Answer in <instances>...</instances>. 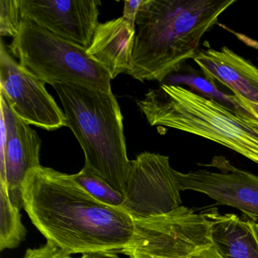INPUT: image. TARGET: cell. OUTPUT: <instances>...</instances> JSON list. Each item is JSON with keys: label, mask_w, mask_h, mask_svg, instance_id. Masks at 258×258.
<instances>
[{"label": "cell", "mask_w": 258, "mask_h": 258, "mask_svg": "<svg viewBox=\"0 0 258 258\" xmlns=\"http://www.w3.org/2000/svg\"><path fill=\"white\" fill-rule=\"evenodd\" d=\"M23 208L42 235L69 254L120 250L131 241L134 220L123 208L96 200L72 175L50 167L28 172Z\"/></svg>", "instance_id": "obj_1"}, {"label": "cell", "mask_w": 258, "mask_h": 258, "mask_svg": "<svg viewBox=\"0 0 258 258\" xmlns=\"http://www.w3.org/2000/svg\"><path fill=\"white\" fill-rule=\"evenodd\" d=\"M236 0H145L136 19L137 81L163 82L200 51L204 36Z\"/></svg>", "instance_id": "obj_2"}, {"label": "cell", "mask_w": 258, "mask_h": 258, "mask_svg": "<svg viewBox=\"0 0 258 258\" xmlns=\"http://www.w3.org/2000/svg\"><path fill=\"white\" fill-rule=\"evenodd\" d=\"M137 105L151 126L211 140L258 164V114L250 106V111H237L182 86L167 84L150 89Z\"/></svg>", "instance_id": "obj_3"}, {"label": "cell", "mask_w": 258, "mask_h": 258, "mask_svg": "<svg viewBox=\"0 0 258 258\" xmlns=\"http://www.w3.org/2000/svg\"><path fill=\"white\" fill-rule=\"evenodd\" d=\"M59 96L67 126L79 142L84 167L91 169L125 196L131 161L123 115L112 92L78 84L52 86Z\"/></svg>", "instance_id": "obj_4"}, {"label": "cell", "mask_w": 258, "mask_h": 258, "mask_svg": "<svg viewBox=\"0 0 258 258\" xmlns=\"http://www.w3.org/2000/svg\"><path fill=\"white\" fill-rule=\"evenodd\" d=\"M9 49L19 63L45 84H78L111 92V77L87 49L22 20Z\"/></svg>", "instance_id": "obj_5"}, {"label": "cell", "mask_w": 258, "mask_h": 258, "mask_svg": "<svg viewBox=\"0 0 258 258\" xmlns=\"http://www.w3.org/2000/svg\"><path fill=\"white\" fill-rule=\"evenodd\" d=\"M134 220L132 238L120 253L130 258H183L213 245L211 223L188 207Z\"/></svg>", "instance_id": "obj_6"}, {"label": "cell", "mask_w": 258, "mask_h": 258, "mask_svg": "<svg viewBox=\"0 0 258 258\" xmlns=\"http://www.w3.org/2000/svg\"><path fill=\"white\" fill-rule=\"evenodd\" d=\"M176 170L166 155L145 152L131 161L125 210L134 220L171 212L182 206Z\"/></svg>", "instance_id": "obj_7"}, {"label": "cell", "mask_w": 258, "mask_h": 258, "mask_svg": "<svg viewBox=\"0 0 258 258\" xmlns=\"http://www.w3.org/2000/svg\"><path fill=\"white\" fill-rule=\"evenodd\" d=\"M45 83L17 62L0 46V91L7 96L19 118L29 125L52 131L67 126L64 111L60 108Z\"/></svg>", "instance_id": "obj_8"}, {"label": "cell", "mask_w": 258, "mask_h": 258, "mask_svg": "<svg viewBox=\"0 0 258 258\" xmlns=\"http://www.w3.org/2000/svg\"><path fill=\"white\" fill-rule=\"evenodd\" d=\"M204 166L219 171L176 170L181 191L203 193L220 205L236 208L249 218L258 220V176L237 168L222 156L214 157L211 163Z\"/></svg>", "instance_id": "obj_9"}, {"label": "cell", "mask_w": 258, "mask_h": 258, "mask_svg": "<svg viewBox=\"0 0 258 258\" xmlns=\"http://www.w3.org/2000/svg\"><path fill=\"white\" fill-rule=\"evenodd\" d=\"M1 99V180L8 188L10 199L21 209L22 184L28 172L40 167L42 141L34 129L14 112L6 95Z\"/></svg>", "instance_id": "obj_10"}, {"label": "cell", "mask_w": 258, "mask_h": 258, "mask_svg": "<svg viewBox=\"0 0 258 258\" xmlns=\"http://www.w3.org/2000/svg\"><path fill=\"white\" fill-rule=\"evenodd\" d=\"M101 5L99 0H20L23 20L85 49L99 25Z\"/></svg>", "instance_id": "obj_11"}, {"label": "cell", "mask_w": 258, "mask_h": 258, "mask_svg": "<svg viewBox=\"0 0 258 258\" xmlns=\"http://www.w3.org/2000/svg\"><path fill=\"white\" fill-rule=\"evenodd\" d=\"M210 82H218L233 95L258 104V68L226 46L207 48L193 58Z\"/></svg>", "instance_id": "obj_12"}, {"label": "cell", "mask_w": 258, "mask_h": 258, "mask_svg": "<svg viewBox=\"0 0 258 258\" xmlns=\"http://www.w3.org/2000/svg\"><path fill=\"white\" fill-rule=\"evenodd\" d=\"M136 25L124 18L99 24L87 53L113 80L132 69Z\"/></svg>", "instance_id": "obj_13"}, {"label": "cell", "mask_w": 258, "mask_h": 258, "mask_svg": "<svg viewBox=\"0 0 258 258\" xmlns=\"http://www.w3.org/2000/svg\"><path fill=\"white\" fill-rule=\"evenodd\" d=\"M211 223L212 243L224 258H258V243L247 220L217 208L204 212Z\"/></svg>", "instance_id": "obj_14"}, {"label": "cell", "mask_w": 258, "mask_h": 258, "mask_svg": "<svg viewBox=\"0 0 258 258\" xmlns=\"http://www.w3.org/2000/svg\"><path fill=\"white\" fill-rule=\"evenodd\" d=\"M0 250L16 248L26 238L27 230L22 222L20 209L10 199L7 184L0 185Z\"/></svg>", "instance_id": "obj_15"}, {"label": "cell", "mask_w": 258, "mask_h": 258, "mask_svg": "<svg viewBox=\"0 0 258 258\" xmlns=\"http://www.w3.org/2000/svg\"><path fill=\"white\" fill-rule=\"evenodd\" d=\"M72 176L96 200L109 206L123 208L125 196L91 169L84 167L79 173L72 175Z\"/></svg>", "instance_id": "obj_16"}, {"label": "cell", "mask_w": 258, "mask_h": 258, "mask_svg": "<svg viewBox=\"0 0 258 258\" xmlns=\"http://www.w3.org/2000/svg\"><path fill=\"white\" fill-rule=\"evenodd\" d=\"M22 20L20 0L0 1V34L2 37H16Z\"/></svg>", "instance_id": "obj_17"}, {"label": "cell", "mask_w": 258, "mask_h": 258, "mask_svg": "<svg viewBox=\"0 0 258 258\" xmlns=\"http://www.w3.org/2000/svg\"><path fill=\"white\" fill-rule=\"evenodd\" d=\"M24 258H73L51 241L44 245L27 250Z\"/></svg>", "instance_id": "obj_18"}, {"label": "cell", "mask_w": 258, "mask_h": 258, "mask_svg": "<svg viewBox=\"0 0 258 258\" xmlns=\"http://www.w3.org/2000/svg\"><path fill=\"white\" fill-rule=\"evenodd\" d=\"M145 0H127L124 1V7L122 17L124 18L131 24L136 25V19L140 9L141 8Z\"/></svg>", "instance_id": "obj_19"}, {"label": "cell", "mask_w": 258, "mask_h": 258, "mask_svg": "<svg viewBox=\"0 0 258 258\" xmlns=\"http://www.w3.org/2000/svg\"><path fill=\"white\" fill-rule=\"evenodd\" d=\"M183 258H224L222 256L221 253L217 250L215 246H210L207 248L202 249V250H198L195 253H191L188 256Z\"/></svg>", "instance_id": "obj_20"}, {"label": "cell", "mask_w": 258, "mask_h": 258, "mask_svg": "<svg viewBox=\"0 0 258 258\" xmlns=\"http://www.w3.org/2000/svg\"><path fill=\"white\" fill-rule=\"evenodd\" d=\"M116 250H102L84 253L80 258H120Z\"/></svg>", "instance_id": "obj_21"}, {"label": "cell", "mask_w": 258, "mask_h": 258, "mask_svg": "<svg viewBox=\"0 0 258 258\" xmlns=\"http://www.w3.org/2000/svg\"><path fill=\"white\" fill-rule=\"evenodd\" d=\"M246 220H247L248 226H250V229H251L252 233L254 235L255 238H256L258 243V220H252L250 218Z\"/></svg>", "instance_id": "obj_22"}, {"label": "cell", "mask_w": 258, "mask_h": 258, "mask_svg": "<svg viewBox=\"0 0 258 258\" xmlns=\"http://www.w3.org/2000/svg\"><path fill=\"white\" fill-rule=\"evenodd\" d=\"M238 97L239 98V99H241V101H243V102H244V103L246 104V105H248V106H250V108H251L253 110V111H256V112L258 114V104L250 103V102H247V101H246L245 99H243V98L240 97V96H238Z\"/></svg>", "instance_id": "obj_23"}]
</instances>
